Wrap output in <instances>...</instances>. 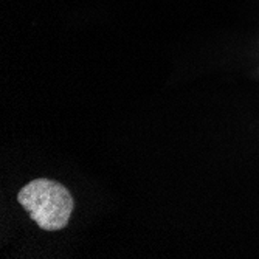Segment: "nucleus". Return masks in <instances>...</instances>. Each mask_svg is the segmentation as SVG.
Instances as JSON below:
<instances>
[{"label":"nucleus","mask_w":259,"mask_h":259,"mask_svg":"<svg viewBox=\"0 0 259 259\" xmlns=\"http://www.w3.org/2000/svg\"><path fill=\"white\" fill-rule=\"evenodd\" d=\"M17 200L37 227L45 231L65 228L75 208L70 191L62 183L50 179L31 180L19 191Z\"/></svg>","instance_id":"f257e3e1"}]
</instances>
